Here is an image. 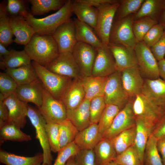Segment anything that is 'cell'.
<instances>
[{
    "instance_id": "1f68e13d",
    "label": "cell",
    "mask_w": 165,
    "mask_h": 165,
    "mask_svg": "<svg viewBox=\"0 0 165 165\" xmlns=\"http://www.w3.org/2000/svg\"><path fill=\"white\" fill-rule=\"evenodd\" d=\"M31 60L24 50L21 51L11 50L10 54L1 59L0 67L4 70L16 68L31 64Z\"/></svg>"
},
{
    "instance_id": "6f0895ef",
    "label": "cell",
    "mask_w": 165,
    "mask_h": 165,
    "mask_svg": "<svg viewBox=\"0 0 165 165\" xmlns=\"http://www.w3.org/2000/svg\"><path fill=\"white\" fill-rule=\"evenodd\" d=\"M160 76L165 81V59H162L158 62Z\"/></svg>"
},
{
    "instance_id": "8fae6325",
    "label": "cell",
    "mask_w": 165,
    "mask_h": 165,
    "mask_svg": "<svg viewBox=\"0 0 165 165\" xmlns=\"http://www.w3.org/2000/svg\"><path fill=\"white\" fill-rule=\"evenodd\" d=\"M134 99L132 108L135 118L143 119L155 127L165 111L153 104L141 93L136 95Z\"/></svg>"
},
{
    "instance_id": "44dd1931",
    "label": "cell",
    "mask_w": 165,
    "mask_h": 165,
    "mask_svg": "<svg viewBox=\"0 0 165 165\" xmlns=\"http://www.w3.org/2000/svg\"><path fill=\"white\" fill-rule=\"evenodd\" d=\"M10 26L15 36L14 42L26 46L35 34L26 18L19 16H9Z\"/></svg>"
},
{
    "instance_id": "f5cc1de1",
    "label": "cell",
    "mask_w": 165,
    "mask_h": 165,
    "mask_svg": "<svg viewBox=\"0 0 165 165\" xmlns=\"http://www.w3.org/2000/svg\"><path fill=\"white\" fill-rule=\"evenodd\" d=\"M4 97L0 94V128L8 122L9 112L4 102Z\"/></svg>"
},
{
    "instance_id": "d6a6232c",
    "label": "cell",
    "mask_w": 165,
    "mask_h": 165,
    "mask_svg": "<svg viewBox=\"0 0 165 165\" xmlns=\"http://www.w3.org/2000/svg\"><path fill=\"white\" fill-rule=\"evenodd\" d=\"M136 124L110 139L117 155L120 154L134 144Z\"/></svg>"
},
{
    "instance_id": "4fadbf2b",
    "label": "cell",
    "mask_w": 165,
    "mask_h": 165,
    "mask_svg": "<svg viewBox=\"0 0 165 165\" xmlns=\"http://www.w3.org/2000/svg\"><path fill=\"white\" fill-rule=\"evenodd\" d=\"M72 55L82 76L92 75V72L97 53L96 48L87 44L77 42Z\"/></svg>"
},
{
    "instance_id": "c3c4849f",
    "label": "cell",
    "mask_w": 165,
    "mask_h": 165,
    "mask_svg": "<svg viewBox=\"0 0 165 165\" xmlns=\"http://www.w3.org/2000/svg\"><path fill=\"white\" fill-rule=\"evenodd\" d=\"M18 85L14 80L6 72H0V94L4 98L15 93Z\"/></svg>"
},
{
    "instance_id": "ac0fdd59",
    "label": "cell",
    "mask_w": 165,
    "mask_h": 165,
    "mask_svg": "<svg viewBox=\"0 0 165 165\" xmlns=\"http://www.w3.org/2000/svg\"><path fill=\"white\" fill-rule=\"evenodd\" d=\"M121 79L124 89L130 99L141 93L144 80L138 65L122 71Z\"/></svg>"
},
{
    "instance_id": "3957f363",
    "label": "cell",
    "mask_w": 165,
    "mask_h": 165,
    "mask_svg": "<svg viewBox=\"0 0 165 165\" xmlns=\"http://www.w3.org/2000/svg\"><path fill=\"white\" fill-rule=\"evenodd\" d=\"M31 64L44 88L54 98L60 100L65 90L73 79L52 72L34 61Z\"/></svg>"
},
{
    "instance_id": "277c9868",
    "label": "cell",
    "mask_w": 165,
    "mask_h": 165,
    "mask_svg": "<svg viewBox=\"0 0 165 165\" xmlns=\"http://www.w3.org/2000/svg\"><path fill=\"white\" fill-rule=\"evenodd\" d=\"M134 19V16L130 15L123 18L117 19L113 22L109 43L119 44L134 49L138 42L133 30Z\"/></svg>"
},
{
    "instance_id": "9c48e42d",
    "label": "cell",
    "mask_w": 165,
    "mask_h": 165,
    "mask_svg": "<svg viewBox=\"0 0 165 165\" xmlns=\"http://www.w3.org/2000/svg\"><path fill=\"white\" fill-rule=\"evenodd\" d=\"M134 49L140 72L147 79H155L160 78L158 62L150 48L142 41L138 42Z\"/></svg>"
},
{
    "instance_id": "cb8c5ba5",
    "label": "cell",
    "mask_w": 165,
    "mask_h": 165,
    "mask_svg": "<svg viewBox=\"0 0 165 165\" xmlns=\"http://www.w3.org/2000/svg\"><path fill=\"white\" fill-rule=\"evenodd\" d=\"M135 119L136 132L134 145L141 160L143 163L145 146L155 127L143 119L135 118Z\"/></svg>"
},
{
    "instance_id": "e7e4bbea",
    "label": "cell",
    "mask_w": 165,
    "mask_h": 165,
    "mask_svg": "<svg viewBox=\"0 0 165 165\" xmlns=\"http://www.w3.org/2000/svg\"><path fill=\"white\" fill-rule=\"evenodd\" d=\"M41 165H46V164H41Z\"/></svg>"
},
{
    "instance_id": "680465c9",
    "label": "cell",
    "mask_w": 165,
    "mask_h": 165,
    "mask_svg": "<svg viewBox=\"0 0 165 165\" xmlns=\"http://www.w3.org/2000/svg\"><path fill=\"white\" fill-rule=\"evenodd\" d=\"M6 47L2 43H0V57L1 60L8 55L10 53V50H7Z\"/></svg>"
},
{
    "instance_id": "d6986e66",
    "label": "cell",
    "mask_w": 165,
    "mask_h": 165,
    "mask_svg": "<svg viewBox=\"0 0 165 165\" xmlns=\"http://www.w3.org/2000/svg\"><path fill=\"white\" fill-rule=\"evenodd\" d=\"M108 46L115 59L116 71L121 72L126 69L138 65L134 49L110 43Z\"/></svg>"
},
{
    "instance_id": "e575fe53",
    "label": "cell",
    "mask_w": 165,
    "mask_h": 165,
    "mask_svg": "<svg viewBox=\"0 0 165 165\" xmlns=\"http://www.w3.org/2000/svg\"><path fill=\"white\" fill-rule=\"evenodd\" d=\"M163 0H145L141 7L134 16L138 19L145 17H150L158 21L162 11Z\"/></svg>"
},
{
    "instance_id": "7a4b0ae2",
    "label": "cell",
    "mask_w": 165,
    "mask_h": 165,
    "mask_svg": "<svg viewBox=\"0 0 165 165\" xmlns=\"http://www.w3.org/2000/svg\"><path fill=\"white\" fill-rule=\"evenodd\" d=\"M73 1L66 0L64 5L56 13L45 17L35 18L31 13L26 18L35 34L52 36L57 29L70 19Z\"/></svg>"
},
{
    "instance_id": "52a82bcc",
    "label": "cell",
    "mask_w": 165,
    "mask_h": 165,
    "mask_svg": "<svg viewBox=\"0 0 165 165\" xmlns=\"http://www.w3.org/2000/svg\"><path fill=\"white\" fill-rule=\"evenodd\" d=\"M103 97L106 104L118 106L121 110L130 100L123 88L121 72L116 71L108 77Z\"/></svg>"
},
{
    "instance_id": "816d5d0a",
    "label": "cell",
    "mask_w": 165,
    "mask_h": 165,
    "mask_svg": "<svg viewBox=\"0 0 165 165\" xmlns=\"http://www.w3.org/2000/svg\"><path fill=\"white\" fill-rule=\"evenodd\" d=\"M151 50L154 56L158 61L164 58L165 56V30L158 41L152 47Z\"/></svg>"
},
{
    "instance_id": "f35d334b",
    "label": "cell",
    "mask_w": 165,
    "mask_h": 165,
    "mask_svg": "<svg viewBox=\"0 0 165 165\" xmlns=\"http://www.w3.org/2000/svg\"><path fill=\"white\" fill-rule=\"evenodd\" d=\"M61 148L74 141L79 131L68 119L58 124Z\"/></svg>"
},
{
    "instance_id": "4316f807",
    "label": "cell",
    "mask_w": 165,
    "mask_h": 165,
    "mask_svg": "<svg viewBox=\"0 0 165 165\" xmlns=\"http://www.w3.org/2000/svg\"><path fill=\"white\" fill-rule=\"evenodd\" d=\"M107 77L82 76L79 79L83 86L85 98L91 101L93 98L103 96Z\"/></svg>"
},
{
    "instance_id": "b9f144b4",
    "label": "cell",
    "mask_w": 165,
    "mask_h": 165,
    "mask_svg": "<svg viewBox=\"0 0 165 165\" xmlns=\"http://www.w3.org/2000/svg\"><path fill=\"white\" fill-rule=\"evenodd\" d=\"M113 161L119 165H144L134 145L117 155Z\"/></svg>"
},
{
    "instance_id": "e0dca14e",
    "label": "cell",
    "mask_w": 165,
    "mask_h": 165,
    "mask_svg": "<svg viewBox=\"0 0 165 165\" xmlns=\"http://www.w3.org/2000/svg\"><path fill=\"white\" fill-rule=\"evenodd\" d=\"M151 103L165 111V81L160 78L144 80L141 93Z\"/></svg>"
},
{
    "instance_id": "91938a15",
    "label": "cell",
    "mask_w": 165,
    "mask_h": 165,
    "mask_svg": "<svg viewBox=\"0 0 165 165\" xmlns=\"http://www.w3.org/2000/svg\"><path fill=\"white\" fill-rule=\"evenodd\" d=\"M158 23L161 24L165 30V10L161 12L158 20Z\"/></svg>"
},
{
    "instance_id": "83f0119b",
    "label": "cell",
    "mask_w": 165,
    "mask_h": 165,
    "mask_svg": "<svg viewBox=\"0 0 165 165\" xmlns=\"http://www.w3.org/2000/svg\"><path fill=\"white\" fill-rule=\"evenodd\" d=\"M96 165H108L117 154L110 139L102 138L93 149Z\"/></svg>"
},
{
    "instance_id": "681fc988",
    "label": "cell",
    "mask_w": 165,
    "mask_h": 165,
    "mask_svg": "<svg viewBox=\"0 0 165 165\" xmlns=\"http://www.w3.org/2000/svg\"><path fill=\"white\" fill-rule=\"evenodd\" d=\"M165 29L158 23L153 26L144 37L143 41L150 48L158 41L162 35Z\"/></svg>"
},
{
    "instance_id": "9a60e30c",
    "label": "cell",
    "mask_w": 165,
    "mask_h": 165,
    "mask_svg": "<svg viewBox=\"0 0 165 165\" xmlns=\"http://www.w3.org/2000/svg\"><path fill=\"white\" fill-rule=\"evenodd\" d=\"M97 50L92 75L108 77L116 71L115 62L112 54L108 46L104 45Z\"/></svg>"
},
{
    "instance_id": "ffe728a7",
    "label": "cell",
    "mask_w": 165,
    "mask_h": 165,
    "mask_svg": "<svg viewBox=\"0 0 165 165\" xmlns=\"http://www.w3.org/2000/svg\"><path fill=\"white\" fill-rule=\"evenodd\" d=\"M43 89L38 79L32 82L18 85L15 94L20 101L27 103H32L39 108L42 104Z\"/></svg>"
},
{
    "instance_id": "603a6c76",
    "label": "cell",
    "mask_w": 165,
    "mask_h": 165,
    "mask_svg": "<svg viewBox=\"0 0 165 165\" xmlns=\"http://www.w3.org/2000/svg\"><path fill=\"white\" fill-rule=\"evenodd\" d=\"M102 138L98 124L91 123L79 131L74 141L80 150H92Z\"/></svg>"
},
{
    "instance_id": "60d3db41",
    "label": "cell",
    "mask_w": 165,
    "mask_h": 165,
    "mask_svg": "<svg viewBox=\"0 0 165 165\" xmlns=\"http://www.w3.org/2000/svg\"><path fill=\"white\" fill-rule=\"evenodd\" d=\"M120 110L116 105L106 104L98 123L99 130L102 135L110 127L115 117Z\"/></svg>"
},
{
    "instance_id": "94428289",
    "label": "cell",
    "mask_w": 165,
    "mask_h": 165,
    "mask_svg": "<svg viewBox=\"0 0 165 165\" xmlns=\"http://www.w3.org/2000/svg\"><path fill=\"white\" fill-rule=\"evenodd\" d=\"M65 165H77L75 160V156L70 158Z\"/></svg>"
},
{
    "instance_id": "d590c367",
    "label": "cell",
    "mask_w": 165,
    "mask_h": 165,
    "mask_svg": "<svg viewBox=\"0 0 165 165\" xmlns=\"http://www.w3.org/2000/svg\"><path fill=\"white\" fill-rule=\"evenodd\" d=\"M66 0H30L31 14L34 15L43 14L52 10L57 11L65 4Z\"/></svg>"
},
{
    "instance_id": "7c38bea8",
    "label": "cell",
    "mask_w": 165,
    "mask_h": 165,
    "mask_svg": "<svg viewBox=\"0 0 165 165\" xmlns=\"http://www.w3.org/2000/svg\"><path fill=\"white\" fill-rule=\"evenodd\" d=\"M130 99L117 114L109 129L102 135L103 138L110 139L123 131L135 125L132 108L133 100Z\"/></svg>"
},
{
    "instance_id": "ba28073f",
    "label": "cell",
    "mask_w": 165,
    "mask_h": 165,
    "mask_svg": "<svg viewBox=\"0 0 165 165\" xmlns=\"http://www.w3.org/2000/svg\"><path fill=\"white\" fill-rule=\"evenodd\" d=\"M38 109L46 123L59 124L67 119L63 102L53 97L43 87L42 104Z\"/></svg>"
},
{
    "instance_id": "11a10c76",
    "label": "cell",
    "mask_w": 165,
    "mask_h": 165,
    "mask_svg": "<svg viewBox=\"0 0 165 165\" xmlns=\"http://www.w3.org/2000/svg\"><path fill=\"white\" fill-rule=\"evenodd\" d=\"M157 147L160 154L163 165H165V135L158 140Z\"/></svg>"
},
{
    "instance_id": "9f6ffc18",
    "label": "cell",
    "mask_w": 165,
    "mask_h": 165,
    "mask_svg": "<svg viewBox=\"0 0 165 165\" xmlns=\"http://www.w3.org/2000/svg\"><path fill=\"white\" fill-rule=\"evenodd\" d=\"M89 4L95 8H97L103 4L109 3H114L119 1L116 0H84Z\"/></svg>"
},
{
    "instance_id": "484cf974",
    "label": "cell",
    "mask_w": 165,
    "mask_h": 165,
    "mask_svg": "<svg viewBox=\"0 0 165 165\" xmlns=\"http://www.w3.org/2000/svg\"><path fill=\"white\" fill-rule=\"evenodd\" d=\"M72 12L77 19L87 24L94 30L96 27L98 10L91 6L84 0L73 1Z\"/></svg>"
},
{
    "instance_id": "db71d44e",
    "label": "cell",
    "mask_w": 165,
    "mask_h": 165,
    "mask_svg": "<svg viewBox=\"0 0 165 165\" xmlns=\"http://www.w3.org/2000/svg\"><path fill=\"white\" fill-rule=\"evenodd\" d=\"M152 134L158 139L165 135V113L157 123Z\"/></svg>"
},
{
    "instance_id": "6da1fadb",
    "label": "cell",
    "mask_w": 165,
    "mask_h": 165,
    "mask_svg": "<svg viewBox=\"0 0 165 165\" xmlns=\"http://www.w3.org/2000/svg\"><path fill=\"white\" fill-rule=\"evenodd\" d=\"M24 50L31 60L45 67L59 53L57 43L52 35L35 34Z\"/></svg>"
},
{
    "instance_id": "f546056e",
    "label": "cell",
    "mask_w": 165,
    "mask_h": 165,
    "mask_svg": "<svg viewBox=\"0 0 165 165\" xmlns=\"http://www.w3.org/2000/svg\"><path fill=\"white\" fill-rule=\"evenodd\" d=\"M42 154L31 157L17 155L5 150L0 151V161L6 165H41L43 162Z\"/></svg>"
},
{
    "instance_id": "bcb514c9",
    "label": "cell",
    "mask_w": 165,
    "mask_h": 165,
    "mask_svg": "<svg viewBox=\"0 0 165 165\" xmlns=\"http://www.w3.org/2000/svg\"><path fill=\"white\" fill-rule=\"evenodd\" d=\"M6 9L11 16H19L26 18L31 13L28 10L26 1L21 0H8Z\"/></svg>"
},
{
    "instance_id": "74e56055",
    "label": "cell",
    "mask_w": 165,
    "mask_h": 165,
    "mask_svg": "<svg viewBox=\"0 0 165 165\" xmlns=\"http://www.w3.org/2000/svg\"><path fill=\"white\" fill-rule=\"evenodd\" d=\"M0 139L18 142L28 141L31 140V137L20 130L16 125L7 122L0 128Z\"/></svg>"
},
{
    "instance_id": "6125c7cd",
    "label": "cell",
    "mask_w": 165,
    "mask_h": 165,
    "mask_svg": "<svg viewBox=\"0 0 165 165\" xmlns=\"http://www.w3.org/2000/svg\"><path fill=\"white\" fill-rule=\"evenodd\" d=\"M108 165H119L117 163H116L114 161H113L109 163Z\"/></svg>"
},
{
    "instance_id": "836d02e7",
    "label": "cell",
    "mask_w": 165,
    "mask_h": 165,
    "mask_svg": "<svg viewBox=\"0 0 165 165\" xmlns=\"http://www.w3.org/2000/svg\"><path fill=\"white\" fill-rule=\"evenodd\" d=\"M6 4H0V43L7 46L14 42L13 35L9 23V16L6 9Z\"/></svg>"
},
{
    "instance_id": "f1b7e54d",
    "label": "cell",
    "mask_w": 165,
    "mask_h": 165,
    "mask_svg": "<svg viewBox=\"0 0 165 165\" xmlns=\"http://www.w3.org/2000/svg\"><path fill=\"white\" fill-rule=\"evenodd\" d=\"M75 29V36L78 42L89 44L96 49L104 45L101 42L93 28L86 23L77 18L74 20Z\"/></svg>"
},
{
    "instance_id": "f6af8a7d",
    "label": "cell",
    "mask_w": 165,
    "mask_h": 165,
    "mask_svg": "<svg viewBox=\"0 0 165 165\" xmlns=\"http://www.w3.org/2000/svg\"><path fill=\"white\" fill-rule=\"evenodd\" d=\"M46 129L51 151L54 152H58L61 149L58 124L46 123Z\"/></svg>"
},
{
    "instance_id": "5bb4252c",
    "label": "cell",
    "mask_w": 165,
    "mask_h": 165,
    "mask_svg": "<svg viewBox=\"0 0 165 165\" xmlns=\"http://www.w3.org/2000/svg\"><path fill=\"white\" fill-rule=\"evenodd\" d=\"M52 36L57 43L59 53H72L77 41L74 20L70 19L60 26Z\"/></svg>"
},
{
    "instance_id": "d4e9b609",
    "label": "cell",
    "mask_w": 165,
    "mask_h": 165,
    "mask_svg": "<svg viewBox=\"0 0 165 165\" xmlns=\"http://www.w3.org/2000/svg\"><path fill=\"white\" fill-rule=\"evenodd\" d=\"M90 101L85 98L76 108L67 109V119L76 127L79 131L88 127L91 124L90 111Z\"/></svg>"
},
{
    "instance_id": "30bf717a",
    "label": "cell",
    "mask_w": 165,
    "mask_h": 165,
    "mask_svg": "<svg viewBox=\"0 0 165 165\" xmlns=\"http://www.w3.org/2000/svg\"><path fill=\"white\" fill-rule=\"evenodd\" d=\"M45 67L56 74L72 79L82 76L72 53L70 52L59 53Z\"/></svg>"
},
{
    "instance_id": "be15d7a7",
    "label": "cell",
    "mask_w": 165,
    "mask_h": 165,
    "mask_svg": "<svg viewBox=\"0 0 165 165\" xmlns=\"http://www.w3.org/2000/svg\"><path fill=\"white\" fill-rule=\"evenodd\" d=\"M163 9L165 10V0H163Z\"/></svg>"
},
{
    "instance_id": "7bdbcfd3",
    "label": "cell",
    "mask_w": 165,
    "mask_h": 165,
    "mask_svg": "<svg viewBox=\"0 0 165 165\" xmlns=\"http://www.w3.org/2000/svg\"><path fill=\"white\" fill-rule=\"evenodd\" d=\"M144 0H123L120 1L118 10V18H124L137 12Z\"/></svg>"
},
{
    "instance_id": "8d00e7d4",
    "label": "cell",
    "mask_w": 165,
    "mask_h": 165,
    "mask_svg": "<svg viewBox=\"0 0 165 165\" xmlns=\"http://www.w3.org/2000/svg\"><path fill=\"white\" fill-rule=\"evenodd\" d=\"M158 140L152 134L149 137L145 150L144 165H163L157 147Z\"/></svg>"
},
{
    "instance_id": "ee69618b",
    "label": "cell",
    "mask_w": 165,
    "mask_h": 165,
    "mask_svg": "<svg viewBox=\"0 0 165 165\" xmlns=\"http://www.w3.org/2000/svg\"><path fill=\"white\" fill-rule=\"evenodd\" d=\"M106 105L103 96L94 97L90 101V111L91 123L98 124Z\"/></svg>"
},
{
    "instance_id": "4dcf8cb0",
    "label": "cell",
    "mask_w": 165,
    "mask_h": 165,
    "mask_svg": "<svg viewBox=\"0 0 165 165\" xmlns=\"http://www.w3.org/2000/svg\"><path fill=\"white\" fill-rule=\"evenodd\" d=\"M16 82L18 85L32 82L38 79L32 64L13 69L4 70Z\"/></svg>"
},
{
    "instance_id": "ab89813d",
    "label": "cell",
    "mask_w": 165,
    "mask_h": 165,
    "mask_svg": "<svg viewBox=\"0 0 165 165\" xmlns=\"http://www.w3.org/2000/svg\"><path fill=\"white\" fill-rule=\"evenodd\" d=\"M158 23L157 20L150 17H145L134 20L133 30L138 41H143L146 33L153 26Z\"/></svg>"
},
{
    "instance_id": "2e32d148",
    "label": "cell",
    "mask_w": 165,
    "mask_h": 165,
    "mask_svg": "<svg viewBox=\"0 0 165 165\" xmlns=\"http://www.w3.org/2000/svg\"><path fill=\"white\" fill-rule=\"evenodd\" d=\"M3 101L8 110V123L23 128L26 123L28 103L19 100L15 93L4 98Z\"/></svg>"
},
{
    "instance_id": "7402d4cb",
    "label": "cell",
    "mask_w": 165,
    "mask_h": 165,
    "mask_svg": "<svg viewBox=\"0 0 165 165\" xmlns=\"http://www.w3.org/2000/svg\"><path fill=\"white\" fill-rule=\"evenodd\" d=\"M85 98L83 86L79 79H73L66 88L60 100L67 109L79 106Z\"/></svg>"
},
{
    "instance_id": "f907efd6",
    "label": "cell",
    "mask_w": 165,
    "mask_h": 165,
    "mask_svg": "<svg viewBox=\"0 0 165 165\" xmlns=\"http://www.w3.org/2000/svg\"><path fill=\"white\" fill-rule=\"evenodd\" d=\"M75 159L77 165H96L93 149L80 150Z\"/></svg>"
},
{
    "instance_id": "7dc6e473",
    "label": "cell",
    "mask_w": 165,
    "mask_h": 165,
    "mask_svg": "<svg viewBox=\"0 0 165 165\" xmlns=\"http://www.w3.org/2000/svg\"><path fill=\"white\" fill-rule=\"evenodd\" d=\"M80 150L74 141L61 148L53 165H65L69 159L75 156Z\"/></svg>"
},
{
    "instance_id": "8992f818",
    "label": "cell",
    "mask_w": 165,
    "mask_h": 165,
    "mask_svg": "<svg viewBox=\"0 0 165 165\" xmlns=\"http://www.w3.org/2000/svg\"><path fill=\"white\" fill-rule=\"evenodd\" d=\"M120 1L114 3H106L97 8L98 15L96 34L103 44L109 43L110 33L115 14L120 5Z\"/></svg>"
},
{
    "instance_id": "5b68a950",
    "label": "cell",
    "mask_w": 165,
    "mask_h": 165,
    "mask_svg": "<svg viewBox=\"0 0 165 165\" xmlns=\"http://www.w3.org/2000/svg\"><path fill=\"white\" fill-rule=\"evenodd\" d=\"M27 116L35 128L36 138L42 148V164L52 165L53 157L46 129V122L38 109L28 105Z\"/></svg>"
}]
</instances>
